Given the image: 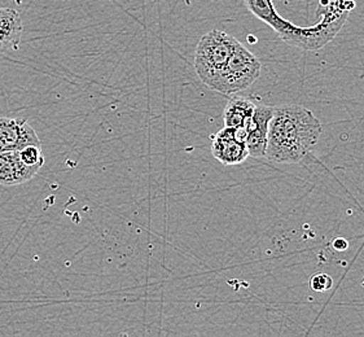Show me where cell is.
<instances>
[{"label":"cell","mask_w":364,"mask_h":337,"mask_svg":"<svg viewBox=\"0 0 364 337\" xmlns=\"http://www.w3.org/2000/svg\"><path fill=\"white\" fill-rule=\"evenodd\" d=\"M255 104L247 97H232L228 100L225 112L223 121L226 127H247L250 118L255 113Z\"/></svg>","instance_id":"10"},{"label":"cell","mask_w":364,"mask_h":337,"mask_svg":"<svg viewBox=\"0 0 364 337\" xmlns=\"http://www.w3.org/2000/svg\"><path fill=\"white\" fill-rule=\"evenodd\" d=\"M22 30L20 14L12 8H0V55L20 48Z\"/></svg>","instance_id":"9"},{"label":"cell","mask_w":364,"mask_h":337,"mask_svg":"<svg viewBox=\"0 0 364 337\" xmlns=\"http://www.w3.org/2000/svg\"><path fill=\"white\" fill-rule=\"evenodd\" d=\"M237 41L222 30H211L200 39L195 53L197 75L213 87L232 53Z\"/></svg>","instance_id":"3"},{"label":"cell","mask_w":364,"mask_h":337,"mask_svg":"<svg viewBox=\"0 0 364 337\" xmlns=\"http://www.w3.org/2000/svg\"><path fill=\"white\" fill-rule=\"evenodd\" d=\"M332 245H333V248L336 250H338V252H343V250H348L349 248V242L346 239H343V237H337L332 242Z\"/></svg>","instance_id":"14"},{"label":"cell","mask_w":364,"mask_h":337,"mask_svg":"<svg viewBox=\"0 0 364 337\" xmlns=\"http://www.w3.org/2000/svg\"><path fill=\"white\" fill-rule=\"evenodd\" d=\"M274 107L269 105H255V113L250 118L247 132V148L249 156L255 159L266 157V146H267V135H269V121L272 118Z\"/></svg>","instance_id":"6"},{"label":"cell","mask_w":364,"mask_h":337,"mask_svg":"<svg viewBox=\"0 0 364 337\" xmlns=\"http://www.w3.org/2000/svg\"><path fill=\"white\" fill-rule=\"evenodd\" d=\"M309 284L315 292H327L333 286V279L324 272H318L311 277Z\"/></svg>","instance_id":"13"},{"label":"cell","mask_w":364,"mask_h":337,"mask_svg":"<svg viewBox=\"0 0 364 337\" xmlns=\"http://www.w3.org/2000/svg\"><path fill=\"white\" fill-rule=\"evenodd\" d=\"M22 161L29 166H43L44 157L41 146H28L20 151Z\"/></svg>","instance_id":"12"},{"label":"cell","mask_w":364,"mask_h":337,"mask_svg":"<svg viewBox=\"0 0 364 337\" xmlns=\"http://www.w3.org/2000/svg\"><path fill=\"white\" fill-rule=\"evenodd\" d=\"M245 4L253 15L266 22L277 31L285 43L306 51L321 50L329 43L343 29L346 17L341 16H321L319 22L313 26H297L277 15L271 0H245Z\"/></svg>","instance_id":"2"},{"label":"cell","mask_w":364,"mask_h":337,"mask_svg":"<svg viewBox=\"0 0 364 337\" xmlns=\"http://www.w3.org/2000/svg\"><path fill=\"white\" fill-rule=\"evenodd\" d=\"M261 68V63L255 55L237 42L211 90L223 95L237 94L250 87L259 78Z\"/></svg>","instance_id":"4"},{"label":"cell","mask_w":364,"mask_h":337,"mask_svg":"<svg viewBox=\"0 0 364 337\" xmlns=\"http://www.w3.org/2000/svg\"><path fill=\"white\" fill-rule=\"evenodd\" d=\"M323 126L313 112L299 104L274 107L266 157L280 164H299L321 138Z\"/></svg>","instance_id":"1"},{"label":"cell","mask_w":364,"mask_h":337,"mask_svg":"<svg viewBox=\"0 0 364 337\" xmlns=\"http://www.w3.org/2000/svg\"><path fill=\"white\" fill-rule=\"evenodd\" d=\"M42 166H29L22 161L20 151L0 152V184L17 186L26 183L37 176Z\"/></svg>","instance_id":"8"},{"label":"cell","mask_w":364,"mask_h":337,"mask_svg":"<svg viewBox=\"0 0 364 337\" xmlns=\"http://www.w3.org/2000/svg\"><path fill=\"white\" fill-rule=\"evenodd\" d=\"M355 3L357 0H321L316 17L326 15L349 17L350 12L355 8Z\"/></svg>","instance_id":"11"},{"label":"cell","mask_w":364,"mask_h":337,"mask_svg":"<svg viewBox=\"0 0 364 337\" xmlns=\"http://www.w3.org/2000/svg\"><path fill=\"white\" fill-rule=\"evenodd\" d=\"M211 154L223 165H239L249 157L245 143L235 139L232 127H223L213 138Z\"/></svg>","instance_id":"7"},{"label":"cell","mask_w":364,"mask_h":337,"mask_svg":"<svg viewBox=\"0 0 364 337\" xmlns=\"http://www.w3.org/2000/svg\"><path fill=\"white\" fill-rule=\"evenodd\" d=\"M28 146H41L36 130L22 118H0V152L21 151Z\"/></svg>","instance_id":"5"}]
</instances>
